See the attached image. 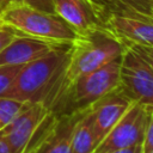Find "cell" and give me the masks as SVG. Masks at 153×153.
Returning a JSON list of instances; mask_svg holds the SVG:
<instances>
[{"mask_svg":"<svg viewBox=\"0 0 153 153\" xmlns=\"http://www.w3.org/2000/svg\"><path fill=\"white\" fill-rule=\"evenodd\" d=\"M69 50L71 43H63L45 55L23 65L5 97L23 103H41L50 111L68 61Z\"/></svg>","mask_w":153,"mask_h":153,"instance_id":"1","label":"cell"},{"mask_svg":"<svg viewBox=\"0 0 153 153\" xmlns=\"http://www.w3.org/2000/svg\"><path fill=\"white\" fill-rule=\"evenodd\" d=\"M124 45L102 25L78 33L71 43L68 61L61 79L57 94L50 106L54 110L67 87L79 76L85 75L120 57L126 50Z\"/></svg>","mask_w":153,"mask_h":153,"instance_id":"2","label":"cell"},{"mask_svg":"<svg viewBox=\"0 0 153 153\" xmlns=\"http://www.w3.org/2000/svg\"><path fill=\"white\" fill-rule=\"evenodd\" d=\"M2 24L20 35L53 43H72L76 32L56 13L41 11L26 5L8 2L0 12Z\"/></svg>","mask_w":153,"mask_h":153,"instance_id":"3","label":"cell"},{"mask_svg":"<svg viewBox=\"0 0 153 153\" xmlns=\"http://www.w3.org/2000/svg\"><path fill=\"white\" fill-rule=\"evenodd\" d=\"M121 57L122 55L75 79L67 87L51 112L71 114L84 111L103 96L115 90L120 82Z\"/></svg>","mask_w":153,"mask_h":153,"instance_id":"4","label":"cell"},{"mask_svg":"<svg viewBox=\"0 0 153 153\" xmlns=\"http://www.w3.org/2000/svg\"><path fill=\"white\" fill-rule=\"evenodd\" d=\"M102 26L127 47H153V13L141 12L112 0L102 17Z\"/></svg>","mask_w":153,"mask_h":153,"instance_id":"5","label":"cell"},{"mask_svg":"<svg viewBox=\"0 0 153 153\" xmlns=\"http://www.w3.org/2000/svg\"><path fill=\"white\" fill-rule=\"evenodd\" d=\"M118 87L133 102L153 108V68L130 47L121 57Z\"/></svg>","mask_w":153,"mask_h":153,"instance_id":"6","label":"cell"},{"mask_svg":"<svg viewBox=\"0 0 153 153\" xmlns=\"http://www.w3.org/2000/svg\"><path fill=\"white\" fill-rule=\"evenodd\" d=\"M151 109V106L133 102L128 110L99 142L94 153H105L139 143L142 145Z\"/></svg>","mask_w":153,"mask_h":153,"instance_id":"7","label":"cell"},{"mask_svg":"<svg viewBox=\"0 0 153 153\" xmlns=\"http://www.w3.org/2000/svg\"><path fill=\"white\" fill-rule=\"evenodd\" d=\"M80 112H49L25 153H73L71 146L72 130Z\"/></svg>","mask_w":153,"mask_h":153,"instance_id":"8","label":"cell"},{"mask_svg":"<svg viewBox=\"0 0 153 153\" xmlns=\"http://www.w3.org/2000/svg\"><path fill=\"white\" fill-rule=\"evenodd\" d=\"M50 111L41 103H29L0 133L12 153H25L29 143Z\"/></svg>","mask_w":153,"mask_h":153,"instance_id":"9","label":"cell"},{"mask_svg":"<svg viewBox=\"0 0 153 153\" xmlns=\"http://www.w3.org/2000/svg\"><path fill=\"white\" fill-rule=\"evenodd\" d=\"M131 103L133 100L129 99L117 86L88 108L93 117V124L99 142L128 110Z\"/></svg>","mask_w":153,"mask_h":153,"instance_id":"10","label":"cell"},{"mask_svg":"<svg viewBox=\"0 0 153 153\" xmlns=\"http://www.w3.org/2000/svg\"><path fill=\"white\" fill-rule=\"evenodd\" d=\"M60 44L63 43H53L18 33L0 51V66H23L45 55Z\"/></svg>","mask_w":153,"mask_h":153,"instance_id":"11","label":"cell"},{"mask_svg":"<svg viewBox=\"0 0 153 153\" xmlns=\"http://www.w3.org/2000/svg\"><path fill=\"white\" fill-rule=\"evenodd\" d=\"M54 12L60 16L76 33L99 26L100 18L90 0H53Z\"/></svg>","mask_w":153,"mask_h":153,"instance_id":"12","label":"cell"},{"mask_svg":"<svg viewBox=\"0 0 153 153\" xmlns=\"http://www.w3.org/2000/svg\"><path fill=\"white\" fill-rule=\"evenodd\" d=\"M99 139L97 136L93 117L90 109L80 112L76 118L71 137V146L73 153H94Z\"/></svg>","mask_w":153,"mask_h":153,"instance_id":"13","label":"cell"},{"mask_svg":"<svg viewBox=\"0 0 153 153\" xmlns=\"http://www.w3.org/2000/svg\"><path fill=\"white\" fill-rule=\"evenodd\" d=\"M27 104L29 103H23L13 98L0 97V131L6 128Z\"/></svg>","mask_w":153,"mask_h":153,"instance_id":"14","label":"cell"},{"mask_svg":"<svg viewBox=\"0 0 153 153\" xmlns=\"http://www.w3.org/2000/svg\"><path fill=\"white\" fill-rule=\"evenodd\" d=\"M22 66H0V97H5Z\"/></svg>","mask_w":153,"mask_h":153,"instance_id":"15","label":"cell"},{"mask_svg":"<svg viewBox=\"0 0 153 153\" xmlns=\"http://www.w3.org/2000/svg\"><path fill=\"white\" fill-rule=\"evenodd\" d=\"M8 2H14V4H22V5H26L41 11H45V12H54V1L53 0H8Z\"/></svg>","mask_w":153,"mask_h":153,"instance_id":"16","label":"cell"},{"mask_svg":"<svg viewBox=\"0 0 153 153\" xmlns=\"http://www.w3.org/2000/svg\"><path fill=\"white\" fill-rule=\"evenodd\" d=\"M151 151H153V108L151 109V115L142 141V153H149Z\"/></svg>","mask_w":153,"mask_h":153,"instance_id":"17","label":"cell"},{"mask_svg":"<svg viewBox=\"0 0 153 153\" xmlns=\"http://www.w3.org/2000/svg\"><path fill=\"white\" fill-rule=\"evenodd\" d=\"M121 5L135 8L141 12L146 13H152V6H153V0H115Z\"/></svg>","mask_w":153,"mask_h":153,"instance_id":"18","label":"cell"},{"mask_svg":"<svg viewBox=\"0 0 153 153\" xmlns=\"http://www.w3.org/2000/svg\"><path fill=\"white\" fill-rule=\"evenodd\" d=\"M18 35L17 31H14L12 27L1 24L0 25V51Z\"/></svg>","mask_w":153,"mask_h":153,"instance_id":"19","label":"cell"},{"mask_svg":"<svg viewBox=\"0 0 153 153\" xmlns=\"http://www.w3.org/2000/svg\"><path fill=\"white\" fill-rule=\"evenodd\" d=\"M129 47L133 48V49L153 68V47L137 45V44H133V45H129Z\"/></svg>","mask_w":153,"mask_h":153,"instance_id":"20","label":"cell"},{"mask_svg":"<svg viewBox=\"0 0 153 153\" xmlns=\"http://www.w3.org/2000/svg\"><path fill=\"white\" fill-rule=\"evenodd\" d=\"M105 153H142V145H135V146H130V147H124V148H118V149H114V151H109Z\"/></svg>","mask_w":153,"mask_h":153,"instance_id":"21","label":"cell"},{"mask_svg":"<svg viewBox=\"0 0 153 153\" xmlns=\"http://www.w3.org/2000/svg\"><path fill=\"white\" fill-rule=\"evenodd\" d=\"M90 1H91V2L94 5V7L97 8V11H98V13H99V18H100V20H102V16H103L105 8L108 7V5L110 4L111 0H90ZM100 24H102V23H100Z\"/></svg>","mask_w":153,"mask_h":153,"instance_id":"22","label":"cell"},{"mask_svg":"<svg viewBox=\"0 0 153 153\" xmlns=\"http://www.w3.org/2000/svg\"><path fill=\"white\" fill-rule=\"evenodd\" d=\"M0 153H12L6 139L2 136L1 133H0Z\"/></svg>","mask_w":153,"mask_h":153,"instance_id":"23","label":"cell"},{"mask_svg":"<svg viewBox=\"0 0 153 153\" xmlns=\"http://www.w3.org/2000/svg\"><path fill=\"white\" fill-rule=\"evenodd\" d=\"M8 4V0H0V12L5 8V6Z\"/></svg>","mask_w":153,"mask_h":153,"instance_id":"24","label":"cell"},{"mask_svg":"<svg viewBox=\"0 0 153 153\" xmlns=\"http://www.w3.org/2000/svg\"><path fill=\"white\" fill-rule=\"evenodd\" d=\"M2 24V20H1V17H0V25Z\"/></svg>","mask_w":153,"mask_h":153,"instance_id":"25","label":"cell"},{"mask_svg":"<svg viewBox=\"0 0 153 153\" xmlns=\"http://www.w3.org/2000/svg\"><path fill=\"white\" fill-rule=\"evenodd\" d=\"M152 13H153V6H152Z\"/></svg>","mask_w":153,"mask_h":153,"instance_id":"26","label":"cell"},{"mask_svg":"<svg viewBox=\"0 0 153 153\" xmlns=\"http://www.w3.org/2000/svg\"><path fill=\"white\" fill-rule=\"evenodd\" d=\"M149 153H153V151H151V152H149Z\"/></svg>","mask_w":153,"mask_h":153,"instance_id":"27","label":"cell"}]
</instances>
